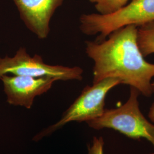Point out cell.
<instances>
[{
    "mask_svg": "<svg viewBox=\"0 0 154 154\" xmlns=\"http://www.w3.org/2000/svg\"><path fill=\"white\" fill-rule=\"evenodd\" d=\"M154 21V0H132L118 11L108 14H85L79 18V29L86 35L98 34L96 41L128 25L140 26Z\"/></svg>",
    "mask_w": 154,
    "mask_h": 154,
    "instance_id": "obj_2",
    "label": "cell"
},
{
    "mask_svg": "<svg viewBox=\"0 0 154 154\" xmlns=\"http://www.w3.org/2000/svg\"><path fill=\"white\" fill-rule=\"evenodd\" d=\"M137 33V26L128 25L110 33L107 39L86 42V53L94 63L93 83L115 78L145 97L152 96L154 64L144 60L138 46Z\"/></svg>",
    "mask_w": 154,
    "mask_h": 154,
    "instance_id": "obj_1",
    "label": "cell"
},
{
    "mask_svg": "<svg viewBox=\"0 0 154 154\" xmlns=\"http://www.w3.org/2000/svg\"><path fill=\"white\" fill-rule=\"evenodd\" d=\"M83 70L79 66L52 65L45 62L38 54H28L20 48L13 57H0V77L6 74L35 78H50L56 81H82Z\"/></svg>",
    "mask_w": 154,
    "mask_h": 154,
    "instance_id": "obj_5",
    "label": "cell"
},
{
    "mask_svg": "<svg viewBox=\"0 0 154 154\" xmlns=\"http://www.w3.org/2000/svg\"><path fill=\"white\" fill-rule=\"evenodd\" d=\"M138 90L130 87L128 99L121 106L105 109L102 116L88 122V126L95 130L110 128L128 138H144L154 147V123L149 121L139 108Z\"/></svg>",
    "mask_w": 154,
    "mask_h": 154,
    "instance_id": "obj_3",
    "label": "cell"
},
{
    "mask_svg": "<svg viewBox=\"0 0 154 154\" xmlns=\"http://www.w3.org/2000/svg\"><path fill=\"white\" fill-rule=\"evenodd\" d=\"M26 27L39 39L47 38L50 23L63 0H13Z\"/></svg>",
    "mask_w": 154,
    "mask_h": 154,
    "instance_id": "obj_7",
    "label": "cell"
},
{
    "mask_svg": "<svg viewBox=\"0 0 154 154\" xmlns=\"http://www.w3.org/2000/svg\"><path fill=\"white\" fill-rule=\"evenodd\" d=\"M100 14H108L126 5L128 0H89Z\"/></svg>",
    "mask_w": 154,
    "mask_h": 154,
    "instance_id": "obj_9",
    "label": "cell"
},
{
    "mask_svg": "<svg viewBox=\"0 0 154 154\" xmlns=\"http://www.w3.org/2000/svg\"><path fill=\"white\" fill-rule=\"evenodd\" d=\"M121 84L115 78H108L92 86H86L77 99L63 112L60 119L51 126L38 132L33 140H39L52 134L66 124L72 122L91 121L102 116L105 111V99L107 93Z\"/></svg>",
    "mask_w": 154,
    "mask_h": 154,
    "instance_id": "obj_4",
    "label": "cell"
},
{
    "mask_svg": "<svg viewBox=\"0 0 154 154\" xmlns=\"http://www.w3.org/2000/svg\"><path fill=\"white\" fill-rule=\"evenodd\" d=\"M9 104L22 106L27 109L32 107L35 98L46 93L57 81L50 78L6 74L0 77Z\"/></svg>",
    "mask_w": 154,
    "mask_h": 154,
    "instance_id": "obj_6",
    "label": "cell"
},
{
    "mask_svg": "<svg viewBox=\"0 0 154 154\" xmlns=\"http://www.w3.org/2000/svg\"><path fill=\"white\" fill-rule=\"evenodd\" d=\"M152 85L154 86V82H152ZM148 116H149V121L154 123V102L151 106V107L149 108Z\"/></svg>",
    "mask_w": 154,
    "mask_h": 154,
    "instance_id": "obj_11",
    "label": "cell"
},
{
    "mask_svg": "<svg viewBox=\"0 0 154 154\" xmlns=\"http://www.w3.org/2000/svg\"><path fill=\"white\" fill-rule=\"evenodd\" d=\"M154 154V153H152V154Z\"/></svg>",
    "mask_w": 154,
    "mask_h": 154,
    "instance_id": "obj_12",
    "label": "cell"
},
{
    "mask_svg": "<svg viewBox=\"0 0 154 154\" xmlns=\"http://www.w3.org/2000/svg\"><path fill=\"white\" fill-rule=\"evenodd\" d=\"M137 42L144 57L154 53V21L138 26Z\"/></svg>",
    "mask_w": 154,
    "mask_h": 154,
    "instance_id": "obj_8",
    "label": "cell"
},
{
    "mask_svg": "<svg viewBox=\"0 0 154 154\" xmlns=\"http://www.w3.org/2000/svg\"><path fill=\"white\" fill-rule=\"evenodd\" d=\"M105 142L102 137H94L92 142L88 145V154H104Z\"/></svg>",
    "mask_w": 154,
    "mask_h": 154,
    "instance_id": "obj_10",
    "label": "cell"
}]
</instances>
